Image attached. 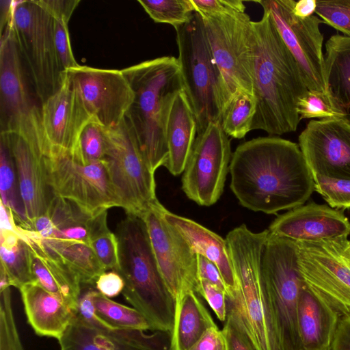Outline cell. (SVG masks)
I'll return each instance as SVG.
<instances>
[{"instance_id": "cell-25", "label": "cell", "mask_w": 350, "mask_h": 350, "mask_svg": "<svg viewBox=\"0 0 350 350\" xmlns=\"http://www.w3.org/2000/svg\"><path fill=\"white\" fill-rule=\"evenodd\" d=\"M91 217L71 202L53 196L46 211L24 229L33 231L44 240L76 241L90 245Z\"/></svg>"}, {"instance_id": "cell-50", "label": "cell", "mask_w": 350, "mask_h": 350, "mask_svg": "<svg viewBox=\"0 0 350 350\" xmlns=\"http://www.w3.org/2000/svg\"><path fill=\"white\" fill-rule=\"evenodd\" d=\"M53 18H62L69 22L79 0H37Z\"/></svg>"}, {"instance_id": "cell-5", "label": "cell", "mask_w": 350, "mask_h": 350, "mask_svg": "<svg viewBox=\"0 0 350 350\" xmlns=\"http://www.w3.org/2000/svg\"><path fill=\"white\" fill-rule=\"evenodd\" d=\"M269 233L268 229L254 232L241 224L226 238L238 287L236 300L228 303L254 350H280L261 276L262 253Z\"/></svg>"}, {"instance_id": "cell-55", "label": "cell", "mask_w": 350, "mask_h": 350, "mask_svg": "<svg viewBox=\"0 0 350 350\" xmlns=\"http://www.w3.org/2000/svg\"><path fill=\"white\" fill-rule=\"evenodd\" d=\"M324 350H329V349H324Z\"/></svg>"}, {"instance_id": "cell-47", "label": "cell", "mask_w": 350, "mask_h": 350, "mask_svg": "<svg viewBox=\"0 0 350 350\" xmlns=\"http://www.w3.org/2000/svg\"><path fill=\"white\" fill-rule=\"evenodd\" d=\"M196 293L204 297L219 321H226L228 307L227 294L224 291L205 280L199 279Z\"/></svg>"}, {"instance_id": "cell-23", "label": "cell", "mask_w": 350, "mask_h": 350, "mask_svg": "<svg viewBox=\"0 0 350 350\" xmlns=\"http://www.w3.org/2000/svg\"><path fill=\"white\" fill-rule=\"evenodd\" d=\"M163 216L182 235L191 249L213 262L218 268L227 291V299L234 302L237 295V279L226 241L197 222L174 214L166 208Z\"/></svg>"}, {"instance_id": "cell-38", "label": "cell", "mask_w": 350, "mask_h": 350, "mask_svg": "<svg viewBox=\"0 0 350 350\" xmlns=\"http://www.w3.org/2000/svg\"><path fill=\"white\" fill-rule=\"evenodd\" d=\"M145 12L155 22L174 29L189 22L194 14L191 0H139Z\"/></svg>"}, {"instance_id": "cell-7", "label": "cell", "mask_w": 350, "mask_h": 350, "mask_svg": "<svg viewBox=\"0 0 350 350\" xmlns=\"http://www.w3.org/2000/svg\"><path fill=\"white\" fill-rule=\"evenodd\" d=\"M261 276L280 350H302L297 304L305 282L295 241L269 233L261 257Z\"/></svg>"}, {"instance_id": "cell-9", "label": "cell", "mask_w": 350, "mask_h": 350, "mask_svg": "<svg viewBox=\"0 0 350 350\" xmlns=\"http://www.w3.org/2000/svg\"><path fill=\"white\" fill-rule=\"evenodd\" d=\"M185 91L196 116L197 135L221 117L219 75L202 17L194 12L191 21L175 29Z\"/></svg>"}, {"instance_id": "cell-29", "label": "cell", "mask_w": 350, "mask_h": 350, "mask_svg": "<svg viewBox=\"0 0 350 350\" xmlns=\"http://www.w3.org/2000/svg\"><path fill=\"white\" fill-rule=\"evenodd\" d=\"M217 326L193 291H188L176 303L170 350H188L209 328Z\"/></svg>"}, {"instance_id": "cell-17", "label": "cell", "mask_w": 350, "mask_h": 350, "mask_svg": "<svg viewBox=\"0 0 350 350\" xmlns=\"http://www.w3.org/2000/svg\"><path fill=\"white\" fill-rule=\"evenodd\" d=\"M66 71L95 122L105 128L122 122L133 102L134 92L122 70L80 65Z\"/></svg>"}, {"instance_id": "cell-44", "label": "cell", "mask_w": 350, "mask_h": 350, "mask_svg": "<svg viewBox=\"0 0 350 350\" xmlns=\"http://www.w3.org/2000/svg\"><path fill=\"white\" fill-rule=\"evenodd\" d=\"M222 331L226 350H254L237 314L230 305Z\"/></svg>"}, {"instance_id": "cell-22", "label": "cell", "mask_w": 350, "mask_h": 350, "mask_svg": "<svg viewBox=\"0 0 350 350\" xmlns=\"http://www.w3.org/2000/svg\"><path fill=\"white\" fill-rule=\"evenodd\" d=\"M19 228L28 241L34 282L59 298L75 312L81 297L80 280L58 256L43 247L33 231Z\"/></svg>"}, {"instance_id": "cell-15", "label": "cell", "mask_w": 350, "mask_h": 350, "mask_svg": "<svg viewBox=\"0 0 350 350\" xmlns=\"http://www.w3.org/2000/svg\"><path fill=\"white\" fill-rule=\"evenodd\" d=\"M270 14L284 43L295 58L309 90L326 92L321 19L300 18L293 13L294 0L256 1Z\"/></svg>"}, {"instance_id": "cell-6", "label": "cell", "mask_w": 350, "mask_h": 350, "mask_svg": "<svg viewBox=\"0 0 350 350\" xmlns=\"http://www.w3.org/2000/svg\"><path fill=\"white\" fill-rule=\"evenodd\" d=\"M199 15L203 21L219 75L222 112L239 93L255 97L256 40L254 29L252 21L245 12L232 15Z\"/></svg>"}, {"instance_id": "cell-27", "label": "cell", "mask_w": 350, "mask_h": 350, "mask_svg": "<svg viewBox=\"0 0 350 350\" xmlns=\"http://www.w3.org/2000/svg\"><path fill=\"white\" fill-rule=\"evenodd\" d=\"M197 122L185 90L175 96L170 107L165 135L168 159L165 166L174 176L183 173L197 137Z\"/></svg>"}, {"instance_id": "cell-26", "label": "cell", "mask_w": 350, "mask_h": 350, "mask_svg": "<svg viewBox=\"0 0 350 350\" xmlns=\"http://www.w3.org/2000/svg\"><path fill=\"white\" fill-rule=\"evenodd\" d=\"M340 316L305 284L299 295L297 310V329L302 350L329 349Z\"/></svg>"}, {"instance_id": "cell-43", "label": "cell", "mask_w": 350, "mask_h": 350, "mask_svg": "<svg viewBox=\"0 0 350 350\" xmlns=\"http://www.w3.org/2000/svg\"><path fill=\"white\" fill-rule=\"evenodd\" d=\"M315 13L323 23L350 38V0L317 1Z\"/></svg>"}, {"instance_id": "cell-11", "label": "cell", "mask_w": 350, "mask_h": 350, "mask_svg": "<svg viewBox=\"0 0 350 350\" xmlns=\"http://www.w3.org/2000/svg\"><path fill=\"white\" fill-rule=\"evenodd\" d=\"M25 71L10 22L0 38L1 133L21 137L46 156L40 110L30 97Z\"/></svg>"}, {"instance_id": "cell-31", "label": "cell", "mask_w": 350, "mask_h": 350, "mask_svg": "<svg viewBox=\"0 0 350 350\" xmlns=\"http://www.w3.org/2000/svg\"><path fill=\"white\" fill-rule=\"evenodd\" d=\"M92 290L86 291L79 300L75 314L87 324L98 329L115 338L142 350H170L171 333L154 331L145 334L144 331L113 328L102 321L95 314L92 301Z\"/></svg>"}, {"instance_id": "cell-35", "label": "cell", "mask_w": 350, "mask_h": 350, "mask_svg": "<svg viewBox=\"0 0 350 350\" xmlns=\"http://www.w3.org/2000/svg\"><path fill=\"white\" fill-rule=\"evenodd\" d=\"M92 301L96 316L111 327L153 331L149 321L134 308L116 302L98 291L93 290Z\"/></svg>"}, {"instance_id": "cell-37", "label": "cell", "mask_w": 350, "mask_h": 350, "mask_svg": "<svg viewBox=\"0 0 350 350\" xmlns=\"http://www.w3.org/2000/svg\"><path fill=\"white\" fill-rule=\"evenodd\" d=\"M90 245L105 271L118 269V242L116 234L107 226V211L90 219Z\"/></svg>"}, {"instance_id": "cell-12", "label": "cell", "mask_w": 350, "mask_h": 350, "mask_svg": "<svg viewBox=\"0 0 350 350\" xmlns=\"http://www.w3.org/2000/svg\"><path fill=\"white\" fill-rule=\"evenodd\" d=\"M308 288L340 317L350 314V250L347 237L295 241Z\"/></svg>"}, {"instance_id": "cell-2", "label": "cell", "mask_w": 350, "mask_h": 350, "mask_svg": "<svg viewBox=\"0 0 350 350\" xmlns=\"http://www.w3.org/2000/svg\"><path fill=\"white\" fill-rule=\"evenodd\" d=\"M256 40L254 96L256 111L252 131L271 135L297 130L299 99L308 90L295 58L282 40L267 10L252 21Z\"/></svg>"}, {"instance_id": "cell-52", "label": "cell", "mask_w": 350, "mask_h": 350, "mask_svg": "<svg viewBox=\"0 0 350 350\" xmlns=\"http://www.w3.org/2000/svg\"><path fill=\"white\" fill-rule=\"evenodd\" d=\"M329 350H350V314L340 317Z\"/></svg>"}, {"instance_id": "cell-20", "label": "cell", "mask_w": 350, "mask_h": 350, "mask_svg": "<svg viewBox=\"0 0 350 350\" xmlns=\"http://www.w3.org/2000/svg\"><path fill=\"white\" fill-rule=\"evenodd\" d=\"M268 230L295 241H317L348 237L350 221L338 209L310 202L278 215Z\"/></svg>"}, {"instance_id": "cell-39", "label": "cell", "mask_w": 350, "mask_h": 350, "mask_svg": "<svg viewBox=\"0 0 350 350\" xmlns=\"http://www.w3.org/2000/svg\"><path fill=\"white\" fill-rule=\"evenodd\" d=\"M300 120L308 118H345L337 109L327 92L308 90L297 103Z\"/></svg>"}, {"instance_id": "cell-49", "label": "cell", "mask_w": 350, "mask_h": 350, "mask_svg": "<svg viewBox=\"0 0 350 350\" xmlns=\"http://www.w3.org/2000/svg\"><path fill=\"white\" fill-rule=\"evenodd\" d=\"M188 350H226L225 336L217 326L208 329Z\"/></svg>"}, {"instance_id": "cell-21", "label": "cell", "mask_w": 350, "mask_h": 350, "mask_svg": "<svg viewBox=\"0 0 350 350\" xmlns=\"http://www.w3.org/2000/svg\"><path fill=\"white\" fill-rule=\"evenodd\" d=\"M12 155L27 219V228L47 210L53 196L48 185L44 156L21 137L1 133Z\"/></svg>"}, {"instance_id": "cell-28", "label": "cell", "mask_w": 350, "mask_h": 350, "mask_svg": "<svg viewBox=\"0 0 350 350\" xmlns=\"http://www.w3.org/2000/svg\"><path fill=\"white\" fill-rule=\"evenodd\" d=\"M325 48L326 92L335 107L350 120V38L333 35Z\"/></svg>"}, {"instance_id": "cell-51", "label": "cell", "mask_w": 350, "mask_h": 350, "mask_svg": "<svg viewBox=\"0 0 350 350\" xmlns=\"http://www.w3.org/2000/svg\"><path fill=\"white\" fill-rule=\"evenodd\" d=\"M197 261L198 280H205L224 291L227 294L225 284L216 265L206 258L200 254H197Z\"/></svg>"}, {"instance_id": "cell-13", "label": "cell", "mask_w": 350, "mask_h": 350, "mask_svg": "<svg viewBox=\"0 0 350 350\" xmlns=\"http://www.w3.org/2000/svg\"><path fill=\"white\" fill-rule=\"evenodd\" d=\"M44 160L53 196L71 202L92 217L119 207L103 161L85 163L70 153L57 151H51Z\"/></svg>"}, {"instance_id": "cell-10", "label": "cell", "mask_w": 350, "mask_h": 350, "mask_svg": "<svg viewBox=\"0 0 350 350\" xmlns=\"http://www.w3.org/2000/svg\"><path fill=\"white\" fill-rule=\"evenodd\" d=\"M103 160L119 207L126 214L142 216L158 203L154 173L149 168L135 135L125 118L118 125L103 127Z\"/></svg>"}, {"instance_id": "cell-19", "label": "cell", "mask_w": 350, "mask_h": 350, "mask_svg": "<svg viewBox=\"0 0 350 350\" xmlns=\"http://www.w3.org/2000/svg\"><path fill=\"white\" fill-rule=\"evenodd\" d=\"M40 110L48 154L57 151L75 154L83 130L94 120L66 71L59 90L41 103Z\"/></svg>"}, {"instance_id": "cell-41", "label": "cell", "mask_w": 350, "mask_h": 350, "mask_svg": "<svg viewBox=\"0 0 350 350\" xmlns=\"http://www.w3.org/2000/svg\"><path fill=\"white\" fill-rule=\"evenodd\" d=\"M0 350H23L12 312L10 287L0 290Z\"/></svg>"}, {"instance_id": "cell-3", "label": "cell", "mask_w": 350, "mask_h": 350, "mask_svg": "<svg viewBox=\"0 0 350 350\" xmlns=\"http://www.w3.org/2000/svg\"><path fill=\"white\" fill-rule=\"evenodd\" d=\"M122 70L134 92L125 120L135 135L149 168L154 173L167 163V118L176 95L185 90L179 62L175 57L163 56Z\"/></svg>"}, {"instance_id": "cell-1", "label": "cell", "mask_w": 350, "mask_h": 350, "mask_svg": "<svg viewBox=\"0 0 350 350\" xmlns=\"http://www.w3.org/2000/svg\"><path fill=\"white\" fill-rule=\"evenodd\" d=\"M230 189L255 212L276 214L305 204L314 191L313 175L298 144L260 137L239 144L230 164Z\"/></svg>"}, {"instance_id": "cell-46", "label": "cell", "mask_w": 350, "mask_h": 350, "mask_svg": "<svg viewBox=\"0 0 350 350\" xmlns=\"http://www.w3.org/2000/svg\"><path fill=\"white\" fill-rule=\"evenodd\" d=\"M194 12L206 15H232L245 12L241 0H191Z\"/></svg>"}, {"instance_id": "cell-30", "label": "cell", "mask_w": 350, "mask_h": 350, "mask_svg": "<svg viewBox=\"0 0 350 350\" xmlns=\"http://www.w3.org/2000/svg\"><path fill=\"white\" fill-rule=\"evenodd\" d=\"M1 269L11 286L18 289L34 282L30 267L28 241L15 221L1 224Z\"/></svg>"}, {"instance_id": "cell-24", "label": "cell", "mask_w": 350, "mask_h": 350, "mask_svg": "<svg viewBox=\"0 0 350 350\" xmlns=\"http://www.w3.org/2000/svg\"><path fill=\"white\" fill-rule=\"evenodd\" d=\"M29 324L36 334L59 340L75 312L36 282L19 288Z\"/></svg>"}, {"instance_id": "cell-16", "label": "cell", "mask_w": 350, "mask_h": 350, "mask_svg": "<svg viewBox=\"0 0 350 350\" xmlns=\"http://www.w3.org/2000/svg\"><path fill=\"white\" fill-rule=\"evenodd\" d=\"M165 208L159 202L142 216L147 226L160 272L176 303L198 286L197 254L163 216Z\"/></svg>"}, {"instance_id": "cell-33", "label": "cell", "mask_w": 350, "mask_h": 350, "mask_svg": "<svg viewBox=\"0 0 350 350\" xmlns=\"http://www.w3.org/2000/svg\"><path fill=\"white\" fill-rule=\"evenodd\" d=\"M58 340L61 350H142L87 324L76 314Z\"/></svg>"}, {"instance_id": "cell-8", "label": "cell", "mask_w": 350, "mask_h": 350, "mask_svg": "<svg viewBox=\"0 0 350 350\" xmlns=\"http://www.w3.org/2000/svg\"><path fill=\"white\" fill-rule=\"evenodd\" d=\"M11 25L23 66L41 103L60 88L64 70L54 40V18L37 0L14 1Z\"/></svg>"}, {"instance_id": "cell-48", "label": "cell", "mask_w": 350, "mask_h": 350, "mask_svg": "<svg viewBox=\"0 0 350 350\" xmlns=\"http://www.w3.org/2000/svg\"><path fill=\"white\" fill-rule=\"evenodd\" d=\"M95 284L98 291L109 298L118 296L122 292L124 286L122 278L115 271L103 272L98 278Z\"/></svg>"}, {"instance_id": "cell-45", "label": "cell", "mask_w": 350, "mask_h": 350, "mask_svg": "<svg viewBox=\"0 0 350 350\" xmlns=\"http://www.w3.org/2000/svg\"><path fill=\"white\" fill-rule=\"evenodd\" d=\"M68 21L62 18H54V40L57 53L63 69L67 70L79 67L70 40Z\"/></svg>"}, {"instance_id": "cell-4", "label": "cell", "mask_w": 350, "mask_h": 350, "mask_svg": "<svg viewBox=\"0 0 350 350\" xmlns=\"http://www.w3.org/2000/svg\"><path fill=\"white\" fill-rule=\"evenodd\" d=\"M116 235V272L124 282L123 296L145 316L153 331L172 333L176 301L160 272L144 218L126 214L118 224Z\"/></svg>"}, {"instance_id": "cell-14", "label": "cell", "mask_w": 350, "mask_h": 350, "mask_svg": "<svg viewBox=\"0 0 350 350\" xmlns=\"http://www.w3.org/2000/svg\"><path fill=\"white\" fill-rule=\"evenodd\" d=\"M230 141L220 122H210L196 139L182 177V189L198 205L220 198L232 158Z\"/></svg>"}, {"instance_id": "cell-34", "label": "cell", "mask_w": 350, "mask_h": 350, "mask_svg": "<svg viewBox=\"0 0 350 350\" xmlns=\"http://www.w3.org/2000/svg\"><path fill=\"white\" fill-rule=\"evenodd\" d=\"M1 204L9 209L16 224L21 228L27 224L25 210L21 195L14 161L5 139H0Z\"/></svg>"}, {"instance_id": "cell-53", "label": "cell", "mask_w": 350, "mask_h": 350, "mask_svg": "<svg viewBox=\"0 0 350 350\" xmlns=\"http://www.w3.org/2000/svg\"><path fill=\"white\" fill-rule=\"evenodd\" d=\"M316 8V0H300L295 2L293 13L300 18H306L315 13Z\"/></svg>"}, {"instance_id": "cell-54", "label": "cell", "mask_w": 350, "mask_h": 350, "mask_svg": "<svg viewBox=\"0 0 350 350\" xmlns=\"http://www.w3.org/2000/svg\"><path fill=\"white\" fill-rule=\"evenodd\" d=\"M348 246H349V250H350V241H349Z\"/></svg>"}, {"instance_id": "cell-32", "label": "cell", "mask_w": 350, "mask_h": 350, "mask_svg": "<svg viewBox=\"0 0 350 350\" xmlns=\"http://www.w3.org/2000/svg\"><path fill=\"white\" fill-rule=\"evenodd\" d=\"M38 237L48 252L58 256L77 275L81 284L95 283L106 271L89 244L44 240Z\"/></svg>"}, {"instance_id": "cell-36", "label": "cell", "mask_w": 350, "mask_h": 350, "mask_svg": "<svg viewBox=\"0 0 350 350\" xmlns=\"http://www.w3.org/2000/svg\"><path fill=\"white\" fill-rule=\"evenodd\" d=\"M256 111V100L250 95L239 93L221 112V125L226 134L234 139H242L252 131Z\"/></svg>"}, {"instance_id": "cell-18", "label": "cell", "mask_w": 350, "mask_h": 350, "mask_svg": "<svg viewBox=\"0 0 350 350\" xmlns=\"http://www.w3.org/2000/svg\"><path fill=\"white\" fill-rule=\"evenodd\" d=\"M298 140L312 175L350 180V120H311Z\"/></svg>"}, {"instance_id": "cell-42", "label": "cell", "mask_w": 350, "mask_h": 350, "mask_svg": "<svg viewBox=\"0 0 350 350\" xmlns=\"http://www.w3.org/2000/svg\"><path fill=\"white\" fill-rule=\"evenodd\" d=\"M72 155L85 163L103 161L105 155L103 126L94 120L90 122L81 133L76 154Z\"/></svg>"}, {"instance_id": "cell-40", "label": "cell", "mask_w": 350, "mask_h": 350, "mask_svg": "<svg viewBox=\"0 0 350 350\" xmlns=\"http://www.w3.org/2000/svg\"><path fill=\"white\" fill-rule=\"evenodd\" d=\"M314 191L335 209L350 208V180L313 175Z\"/></svg>"}]
</instances>
